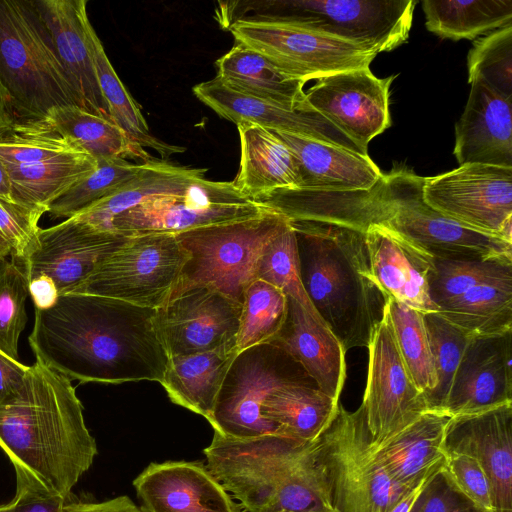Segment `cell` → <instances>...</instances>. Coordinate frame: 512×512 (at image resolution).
<instances>
[{
	"mask_svg": "<svg viewBox=\"0 0 512 512\" xmlns=\"http://www.w3.org/2000/svg\"><path fill=\"white\" fill-rule=\"evenodd\" d=\"M156 310L89 293L60 295L35 309L28 337L48 368L82 383L161 382L169 356Z\"/></svg>",
	"mask_w": 512,
	"mask_h": 512,
	"instance_id": "1",
	"label": "cell"
},
{
	"mask_svg": "<svg viewBox=\"0 0 512 512\" xmlns=\"http://www.w3.org/2000/svg\"><path fill=\"white\" fill-rule=\"evenodd\" d=\"M0 448L16 485L70 497L98 454L71 380L37 360L29 366L19 392L0 405Z\"/></svg>",
	"mask_w": 512,
	"mask_h": 512,
	"instance_id": "2",
	"label": "cell"
},
{
	"mask_svg": "<svg viewBox=\"0 0 512 512\" xmlns=\"http://www.w3.org/2000/svg\"><path fill=\"white\" fill-rule=\"evenodd\" d=\"M206 466L246 512H324L335 509L318 438L278 434L234 439L214 431Z\"/></svg>",
	"mask_w": 512,
	"mask_h": 512,
	"instance_id": "3",
	"label": "cell"
},
{
	"mask_svg": "<svg viewBox=\"0 0 512 512\" xmlns=\"http://www.w3.org/2000/svg\"><path fill=\"white\" fill-rule=\"evenodd\" d=\"M290 222L313 308L346 352L367 348L388 297L372 279L365 233L325 222Z\"/></svg>",
	"mask_w": 512,
	"mask_h": 512,
	"instance_id": "4",
	"label": "cell"
},
{
	"mask_svg": "<svg viewBox=\"0 0 512 512\" xmlns=\"http://www.w3.org/2000/svg\"><path fill=\"white\" fill-rule=\"evenodd\" d=\"M0 86L12 123L45 121L78 106L34 0H0Z\"/></svg>",
	"mask_w": 512,
	"mask_h": 512,
	"instance_id": "5",
	"label": "cell"
},
{
	"mask_svg": "<svg viewBox=\"0 0 512 512\" xmlns=\"http://www.w3.org/2000/svg\"><path fill=\"white\" fill-rule=\"evenodd\" d=\"M424 177L407 168L383 174L366 190L354 191L364 222L384 225L434 258H512V243L466 227L428 206Z\"/></svg>",
	"mask_w": 512,
	"mask_h": 512,
	"instance_id": "6",
	"label": "cell"
},
{
	"mask_svg": "<svg viewBox=\"0 0 512 512\" xmlns=\"http://www.w3.org/2000/svg\"><path fill=\"white\" fill-rule=\"evenodd\" d=\"M219 23L258 19L293 24L362 45L377 54L405 43L415 0H260L222 3Z\"/></svg>",
	"mask_w": 512,
	"mask_h": 512,
	"instance_id": "7",
	"label": "cell"
},
{
	"mask_svg": "<svg viewBox=\"0 0 512 512\" xmlns=\"http://www.w3.org/2000/svg\"><path fill=\"white\" fill-rule=\"evenodd\" d=\"M288 221L266 207L249 218L175 234L189 258L170 299L190 288L205 286L242 304L247 287L256 279L262 251Z\"/></svg>",
	"mask_w": 512,
	"mask_h": 512,
	"instance_id": "8",
	"label": "cell"
},
{
	"mask_svg": "<svg viewBox=\"0 0 512 512\" xmlns=\"http://www.w3.org/2000/svg\"><path fill=\"white\" fill-rule=\"evenodd\" d=\"M0 160L9 176L11 199L44 213L97 166L91 155L45 121L15 122L2 130Z\"/></svg>",
	"mask_w": 512,
	"mask_h": 512,
	"instance_id": "9",
	"label": "cell"
},
{
	"mask_svg": "<svg viewBox=\"0 0 512 512\" xmlns=\"http://www.w3.org/2000/svg\"><path fill=\"white\" fill-rule=\"evenodd\" d=\"M318 447L338 512H389L410 489L395 482L376 458L361 406L350 412L339 404Z\"/></svg>",
	"mask_w": 512,
	"mask_h": 512,
	"instance_id": "10",
	"label": "cell"
},
{
	"mask_svg": "<svg viewBox=\"0 0 512 512\" xmlns=\"http://www.w3.org/2000/svg\"><path fill=\"white\" fill-rule=\"evenodd\" d=\"M288 384L316 383L284 348L264 343L239 353L217 397L213 430L234 439L276 434L262 415V406L276 389ZM317 386V385H316Z\"/></svg>",
	"mask_w": 512,
	"mask_h": 512,
	"instance_id": "11",
	"label": "cell"
},
{
	"mask_svg": "<svg viewBox=\"0 0 512 512\" xmlns=\"http://www.w3.org/2000/svg\"><path fill=\"white\" fill-rule=\"evenodd\" d=\"M188 258L175 234L129 236L74 292L157 310L169 301Z\"/></svg>",
	"mask_w": 512,
	"mask_h": 512,
	"instance_id": "12",
	"label": "cell"
},
{
	"mask_svg": "<svg viewBox=\"0 0 512 512\" xmlns=\"http://www.w3.org/2000/svg\"><path fill=\"white\" fill-rule=\"evenodd\" d=\"M266 207L242 194L232 181L195 179L182 188L151 196L111 221L110 231L125 236L178 234L191 229L241 220Z\"/></svg>",
	"mask_w": 512,
	"mask_h": 512,
	"instance_id": "13",
	"label": "cell"
},
{
	"mask_svg": "<svg viewBox=\"0 0 512 512\" xmlns=\"http://www.w3.org/2000/svg\"><path fill=\"white\" fill-rule=\"evenodd\" d=\"M227 29L236 43L263 54L306 83L328 74L370 68L377 55L362 45L288 23L238 19Z\"/></svg>",
	"mask_w": 512,
	"mask_h": 512,
	"instance_id": "14",
	"label": "cell"
},
{
	"mask_svg": "<svg viewBox=\"0 0 512 512\" xmlns=\"http://www.w3.org/2000/svg\"><path fill=\"white\" fill-rule=\"evenodd\" d=\"M422 197L442 215L512 243V168L463 164L424 177Z\"/></svg>",
	"mask_w": 512,
	"mask_h": 512,
	"instance_id": "15",
	"label": "cell"
},
{
	"mask_svg": "<svg viewBox=\"0 0 512 512\" xmlns=\"http://www.w3.org/2000/svg\"><path fill=\"white\" fill-rule=\"evenodd\" d=\"M367 348L368 372L361 407L371 442L379 443L428 411V406L401 358L386 307Z\"/></svg>",
	"mask_w": 512,
	"mask_h": 512,
	"instance_id": "16",
	"label": "cell"
},
{
	"mask_svg": "<svg viewBox=\"0 0 512 512\" xmlns=\"http://www.w3.org/2000/svg\"><path fill=\"white\" fill-rule=\"evenodd\" d=\"M127 238L71 217L54 226L40 228L36 244L19 264L28 281L47 279L60 296L76 291Z\"/></svg>",
	"mask_w": 512,
	"mask_h": 512,
	"instance_id": "17",
	"label": "cell"
},
{
	"mask_svg": "<svg viewBox=\"0 0 512 512\" xmlns=\"http://www.w3.org/2000/svg\"><path fill=\"white\" fill-rule=\"evenodd\" d=\"M396 76L376 77L370 70L355 69L315 79L305 92L306 102L359 147L391 126L390 85Z\"/></svg>",
	"mask_w": 512,
	"mask_h": 512,
	"instance_id": "18",
	"label": "cell"
},
{
	"mask_svg": "<svg viewBox=\"0 0 512 512\" xmlns=\"http://www.w3.org/2000/svg\"><path fill=\"white\" fill-rule=\"evenodd\" d=\"M156 312L169 357L235 347L242 304L217 290L190 288Z\"/></svg>",
	"mask_w": 512,
	"mask_h": 512,
	"instance_id": "19",
	"label": "cell"
},
{
	"mask_svg": "<svg viewBox=\"0 0 512 512\" xmlns=\"http://www.w3.org/2000/svg\"><path fill=\"white\" fill-rule=\"evenodd\" d=\"M512 330L472 336L462 355L442 412L475 414L512 403Z\"/></svg>",
	"mask_w": 512,
	"mask_h": 512,
	"instance_id": "20",
	"label": "cell"
},
{
	"mask_svg": "<svg viewBox=\"0 0 512 512\" xmlns=\"http://www.w3.org/2000/svg\"><path fill=\"white\" fill-rule=\"evenodd\" d=\"M443 451L474 458L490 481L494 512H512V403L451 417Z\"/></svg>",
	"mask_w": 512,
	"mask_h": 512,
	"instance_id": "21",
	"label": "cell"
},
{
	"mask_svg": "<svg viewBox=\"0 0 512 512\" xmlns=\"http://www.w3.org/2000/svg\"><path fill=\"white\" fill-rule=\"evenodd\" d=\"M144 512H243L206 465L198 461L150 463L134 480Z\"/></svg>",
	"mask_w": 512,
	"mask_h": 512,
	"instance_id": "22",
	"label": "cell"
},
{
	"mask_svg": "<svg viewBox=\"0 0 512 512\" xmlns=\"http://www.w3.org/2000/svg\"><path fill=\"white\" fill-rule=\"evenodd\" d=\"M194 95L220 117L235 124L248 122L272 131L289 132L330 143L369 156L309 104L289 108L247 96L215 77L193 87Z\"/></svg>",
	"mask_w": 512,
	"mask_h": 512,
	"instance_id": "23",
	"label": "cell"
},
{
	"mask_svg": "<svg viewBox=\"0 0 512 512\" xmlns=\"http://www.w3.org/2000/svg\"><path fill=\"white\" fill-rule=\"evenodd\" d=\"M80 109L112 119L102 95L88 37L86 0H34ZM113 120V119H112ZM114 121V120H113Z\"/></svg>",
	"mask_w": 512,
	"mask_h": 512,
	"instance_id": "24",
	"label": "cell"
},
{
	"mask_svg": "<svg viewBox=\"0 0 512 512\" xmlns=\"http://www.w3.org/2000/svg\"><path fill=\"white\" fill-rule=\"evenodd\" d=\"M365 242L372 279L387 297L424 314L437 312L429 295L434 257L381 224L367 228Z\"/></svg>",
	"mask_w": 512,
	"mask_h": 512,
	"instance_id": "25",
	"label": "cell"
},
{
	"mask_svg": "<svg viewBox=\"0 0 512 512\" xmlns=\"http://www.w3.org/2000/svg\"><path fill=\"white\" fill-rule=\"evenodd\" d=\"M460 119L455 124L454 155L459 163L512 168V99L473 80Z\"/></svg>",
	"mask_w": 512,
	"mask_h": 512,
	"instance_id": "26",
	"label": "cell"
},
{
	"mask_svg": "<svg viewBox=\"0 0 512 512\" xmlns=\"http://www.w3.org/2000/svg\"><path fill=\"white\" fill-rule=\"evenodd\" d=\"M273 132L296 159L300 189L331 192L366 190L382 175L369 156L302 135Z\"/></svg>",
	"mask_w": 512,
	"mask_h": 512,
	"instance_id": "27",
	"label": "cell"
},
{
	"mask_svg": "<svg viewBox=\"0 0 512 512\" xmlns=\"http://www.w3.org/2000/svg\"><path fill=\"white\" fill-rule=\"evenodd\" d=\"M272 342L299 362L322 392L339 401L346 379V351L324 323L288 297L285 323Z\"/></svg>",
	"mask_w": 512,
	"mask_h": 512,
	"instance_id": "28",
	"label": "cell"
},
{
	"mask_svg": "<svg viewBox=\"0 0 512 512\" xmlns=\"http://www.w3.org/2000/svg\"><path fill=\"white\" fill-rule=\"evenodd\" d=\"M450 418L428 410L392 436L371 442L376 458L395 482L412 488L443 464V441Z\"/></svg>",
	"mask_w": 512,
	"mask_h": 512,
	"instance_id": "29",
	"label": "cell"
},
{
	"mask_svg": "<svg viewBox=\"0 0 512 512\" xmlns=\"http://www.w3.org/2000/svg\"><path fill=\"white\" fill-rule=\"evenodd\" d=\"M239 170L234 186L251 200L277 189L299 188L297 162L287 145L271 130L241 122Z\"/></svg>",
	"mask_w": 512,
	"mask_h": 512,
	"instance_id": "30",
	"label": "cell"
},
{
	"mask_svg": "<svg viewBox=\"0 0 512 512\" xmlns=\"http://www.w3.org/2000/svg\"><path fill=\"white\" fill-rule=\"evenodd\" d=\"M217 75L232 90L289 108L308 105L305 81L276 66L263 54L243 45H235L216 60Z\"/></svg>",
	"mask_w": 512,
	"mask_h": 512,
	"instance_id": "31",
	"label": "cell"
},
{
	"mask_svg": "<svg viewBox=\"0 0 512 512\" xmlns=\"http://www.w3.org/2000/svg\"><path fill=\"white\" fill-rule=\"evenodd\" d=\"M236 356L233 348L171 356L160 384L172 402L211 423L218 394Z\"/></svg>",
	"mask_w": 512,
	"mask_h": 512,
	"instance_id": "32",
	"label": "cell"
},
{
	"mask_svg": "<svg viewBox=\"0 0 512 512\" xmlns=\"http://www.w3.org/2000/svg\"><path fill=\"white\" fill-rule=\"evenodd\" d=\"M437 312L471 336L512 330V268L472 285Z\"/></svg>",
	"mask_w": 512,
	"mask_h": 512,
	"instance_id": "33",
	"label": "cell"
},
{
	"mask_svg": "<svg viewBox=\"0 0 512 512\" xmlns=\"http://www.w3.org/2000/svg\"><path fill=\"white\" fill-rule=\"evenodd\" d=\"M338 407L339 401L314 384H288L271 393L262 406V415L276 434L311 442L332 422Z\"/></svg>",
	"mask_w": 512,
	"mask_h": 512,
	"instance_id": "34",
	"label": "cell"
},
{
	"mask_svg": "<svg viewBox=\"0 0 512 512\" xmlns=\"http://www.w3.org/2000/svg\"><path fill=\"white\" fill-rule=\"evenodd\" d=\"M206 171L203 168L180 167L165 161L152 160L145 163L143 170L114 194L73 217L98 230L110 231L111 221L119 214L151 196L182 188L189 182L204 177Z\"/></svg>",
	"mask_w": 512,
	"mask_h": 512,
	"instance_id": "35",
	"label": "cell"
},
{
	"mask_svg": "<svg viewBox=\"0 0 512 512\" xmlns=\"http://www.w3.org/2000/svg\"><path fill=\"white\" fill-rule=\"evenodd\" d=\"M45 122L74 141L96 161L116 158H138L144 163L152 161L151 155L112 119L91 114L77 106L54 108Z\"/></svg>",
	"mask_w": 512,
	"mask_h": 512,
	"instance_id": "36",
	"label": "cell"
},
{
	"mask_svg": "<svg viewBox=\"0 0 512 512\" xmlns=\"http://www.w3.org/2000/svg\"><path fill=\"white\" fill-rule=\"evenodd\" d=\"M422 8L426 28L455 41L512 25V0H424Z\"/></svg>",
	"mask_w": 512,
	"mask_h": 512,
	"instance_id": "37",
	"label": "cell"
},
{
	"mask_svg": "<svg viewBox=\"0 0 512 512\" xmlns=\"http://www.w3.org/2000/svg\"><path fill=\"white\" fill-rule=\"evenodd\" d=\"M88 37L98 83L114 122L139 146L152 149L163 158L183 152L185 148L164 143L151 134L140 107L116 74L91 24Z\"/></svg>",
	"mask_w": 512,
	"mask_h": 512,
	"instance_id": "38",
	"label": "cell"
},
{
	"mask_svg": "<svg viewBox=\"0 0 512 512\" xmlns=\"http://www.w3.org/2000/svg\"><path fill=\"white\" fill-rule=\"evenodd\" d=\"M386 309L401 358L415 386L426 400L435 388L437 379L424 313L391 297H388Z\"/></svg>",
	"mask_w": 512,
	"mask_h": 512,
	"instance_id": "39",
	"label": "cell"
},
{
	"mask_svg": "<svg viewBox=\"0 0 512 512\" xmlns=\"http://www.w3.org/2000/svg\"><path fill=\"white\" fill-rule=\"evenodd\" d=\"M288 312V297L277 287L255 279L247 287L234 350L236 354L272 342L281 331Z\"/></svg>",
	"mask_w": 512,
	"mask_h": 512,
	"instance_id": "40",
	"label": "cell"
},
{
	"mask_svg": "<svg viewBox=\"0 0 512 512\" xmlns=\"http://www.w3.org/2000/svg\"><path fill=\"white\" fill-rule=\"evenodd\" d=\"M144 167L145 163L133 164L122 158L98 160L95 170L55 199L48 212L54 217H73L114 194Z\"/></svg>",
	"mask_w": 512,
	"mask_h": 512,
	"instance_id": "41",
	"label": "cell"
},
{
	"mask_svg": "<svg viewBox=\"0 0 512 512\" xmlns=\"http://www.w3.org/2000/svg\"><path fill=\"white\" fill-rule=\"evenodd\" d=\"M255 276L280 289L323 323L301 282L296 234L290 220L265 246L258 259Z\"/></svg>",
	"mask_w": 512,
	"mask_h": 512,
	"instance_id": "42",
	"label": "cell"
},
{
	"mask_svg": "<svg viewBox=\"0 0 512 512\" xmlns=\"http://www.w3.org/2000/svg\"><path fill=\"white\" fill-rule=\"evenodd\" d=\"M424 321L437 379L426 403L428 410L442 412L453 377L472 336L438 312L424 314Z\"/></svg>",
	"mask_w": 512,
	"mask_h": 512,
	"instance_id": "43",
	"label": "cell"
},
{
	"mask_svg": "<svg viewBox=\"0 0 512 512\" xmlns=\"http://www.w3.org/2000/svg\"><path fill=\"white\" fill-rule=\"evenodd\" d=\"M467 68L469 84L481 80L502 97L512 99V25L474 41Z\"/></svg>",
	"mask_w": 512,
	"mask_h": 512,
	"instance_id": "44",
	"label": "cell"
},
{
	"mask_svg": "<svg viewBox=\"0 0 512 512\" xmlns=\"http://www.w3.org/2000/svg\"><path fill=\"white\" fill-rule=\"evenodd\" d=\"M512 268V258L442 259L434 258L429 276V295L438 308L463 294L472 285Z\"/></svg>",
	"mask_w": 512,
	"mask_h": 512,
	"instance_id": "45",
	"label": "cell"
},
{
	"mask_svg": "<svg viewBox=\"0 0 512 512\" xmlns=\"http://www.w3.org/2000/svg\"><path fill=\"white\" fill-rule=\"evenodd\" d=\"M28 280L22 266L14 260H0V352L18 360V342L28 316Z\"/></svg>",
	"mask_w": 512,
	"mask_h": 512,
	"instance_id": "46",
	"label": "cell"
},
{
	"mask_svg": "<svg viewBox=\"0 0 512 512\" xmlns=\"http://www.w3.org/2000/svg\"><path fill=\"white\" fill-rule=\"evenodd\" d=\"M43 211L0 197V236L10 248L11 259L20 263L34 247Z\"/></svg>",
	"mask_w": 512,
	"mask_h": 512,
	"instance_id": "47",
	"label": "cell"
},
{
	"mask_svg": "<svg viewBox=\"0 0 512 512\" xmlns=\"http://www.w3.org/2000/svg\"><path fill=\"white\" fill-rule=\"evenodd\" d=\"M453 484L479 508L494 512L490 481L472 457L458 453H444L442 465Z\"/></svg>",
	"mask_w": 512,
	"mask_h": 512,
	"instance_id": "48",
	"label": "cell"
},
{
	"mask_svg": "<svg viewBox=\"0 0 512 512\" xmlns=\"http://www.w3.org/2000/svg\"><path fill=\"white\" fill-rule=\"evenodd\" d=\"M442 465L430 477L410 512H488L459 491Z\"/></svg>",
	"mask_w": 512,
	"mask_h": 512,
	"instance_id": "49",
	"label": "cell"
},
{
	"mask_svg": "<svg viewBox=\"0 0 512 512\" xmlns=\"http://www.w3.org/2000/svg\"><path fill=\"white\" fill-rule=\"evenodd\" d=\"M66 499L42 489L16 485L14 497L0 505V512H62Z\"/></svg>",
	"mask_w": 512,
	"mask_h": 512,
	"instance_id": "50",
	"label": "cell"
},
{
	"mask_svg": "<svg viewBox=\"0 0 512 512\" xmlns=\"http://www.w3.org/2000/svg\"><path fill=\"white\" fill-rule=\"evenodd\" d=\"M28 369L29 366L0 352V405L16 396Z\"/></svg>",
	"mask_w": 512,
	"mask_h": 512,
	"instance_id": "51",
	"label": "cell"
},
{
	"mask_svg": "<svg viewBox=\"0 0 512 512\" xmlns=\"http://www.w3.org/2000/svg\"><path fill=\"white\" fill-rule=\"evenodd\" d=\"M62 512H144L128 496L122 495L104 501H81L68 497Z\"/></svg>",
	"mask_w": 512,
	"mask_h": 512,
	"instance_id": "52",
	"label": "cell"
},
{
	"mask_svg": "<svg viewBox=\"0 0 512 512\" xmlns=\"http://www.w3.org/2000/svg\"><path fill=\"white\" fill-rule=\"evenodd\" d=\"M437 470V469H436ZM435 470V471H436ZM434 471V472H435ZM433 472V473H434ZM430 475L423 478L420 482H418L414 487L407 490L392 506L389 512H410L416 503L418 497L424 490L428 480L433 475Z\"/></svg>",
	"mask_w": 512,
	"mask_h": 512,
	"instance_id": "53",
	"label": "cell"
},
{
	"mask_svg": "<svg viewBox=\"0 0 512 512\" xmlns=\"http://www.w3.org/2000/svg\"><path fill=\"white\" fill-rule=\"evenodd\" d=\"M12 123L7 102L0 86V132Z\"/></svg>",
	"mask_w": 512,
	"mask_h": 512,
	"instance_id": "54",
	"label": "cell"
},
{
	"mask_svg": "<svg viewBox=\"0 0 512 512\" xmlns=\"http://www.w3.org/2000/svg\"><path fill=\"white\" fill-rule=\"evenodd\" d=\"M0 197L11 199V184L8 173L0 160Z\"/></svg>",
	"mask_w": 512,
	"mask_h": 512,
	"instance_id": "55",
	"label": "cell"
},
{
	"mask_svg": "<svg viewBox=\"0 0 512 512\" xmlns=\"http://www.w3.org/2000/svg\"><path fill=\"white\" fill-rule=\"evenodd\" d=\"M10 256V248L7 242L0 236V260L6 259Z\"/></svg>",
	"mask_w": 512,
	"mask_h": 512,
	"instance_id": "56",
	"label": "cell"
},
{
	"mask_svg": "<svg viewBox=\"0 0 512 512\" xmlns=\"http://www.w3.org/2000/svg\"><path fill=\"white\" fill-rule=\"evenodd\" d=\"M324 512H338V511L336 509H333V510L324 511Z\"/></svg>",
	"mask_w": 512,
	"mask_h": 512,
	"instance_id": "57",
	"label": "cell"
}]
</instances>
